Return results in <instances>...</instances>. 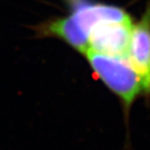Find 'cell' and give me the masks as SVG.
Listing matches in <instances>:
<instances>
[{
    "label": "cell",
    "instance_id": "cell-1",
    "mask_svg": "<svg viewBox=\"0 0 150 150\" xmlns=\"http://www.w3.org/2000/svg\"><path fill=\"white\" fill-rule=\"evenodd\" d=\"M84 55L96 75L121 98L126 105L130 106L137 96L143 90L139 74L130 62L89 49Z\"/></svg>",
    "mask_w": 150,
    "mask_h": 150
},
{
    "label": "cell",
    "instance_id": "cell-2",
    "mask_svg": "<svg viewBox=\"0 0 150 150\" xmlns=\"http://www.w3.org/2000/svg\"><path fill=\"white\" fill-rule=\"evenodd\" d=\"M133 28L131 18L98 23L89 33L88 49L128 61Z\"/></svg>",
    "mask_w": 150,
    "mask_h": 150
},
{
    "label": "cell",
    "instance_id": "cell-3",
    "mask_svg": "<svg viewBox=\"0 0 150 150\" xmlns=\"http://www.w3.org/2000/svg\"><path fill=\"white\" fill-rule=\"evenodd\" d=\"M128 62L139 74L143 90L150 93V3L133 28Z\"/></svg>",
    "mask_w": 150,
    "mask_h": 150
},
{
    "label": "cell",
    "instance_id": "cell-4",
    "mask_svg": "<svg viewBox=\"0 0 150 150\" xmlns=\"http://www.w3.org/2000/svg\"><path fill=\"white\" fill-rule=\"evenodd\" d=\"M76 3L73 12L67 19L77 31L87 39L91 29L98 23L106 21H122L130 18L123 9L116 6L84 1Z\"/></svg>",
    "mask_w": 150,
    "mask_h": 150
},
{
    "label": "cell",
    "instance_id": "cell-5",
    "mask_svg": "<svg viewBox=\"0 0 150 150\" xmlns=\"http://www.w3.org/2000/svg\"><path fill=\"white\" fill-rule=\"evenodd\" d=\"M73 1H75V0H73Z\"/></svg>",
    "mask_w": 150,
    "mask_h": 150
}]
</instances>
